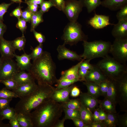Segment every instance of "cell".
<instances>
[{"label":"cell","mask_w":127,"mask_h":127,"mask_svg":"<svg viewBox=\"0 0 127 127\" xmlns=\"http://www.w3.org/2000/svg\"><path fill=\"white\" fill-rule=\"evenodd\" d=\"M63 111L61 103L51 99L45 101L31 113L33 127H54Z\"/></svg>","instance_id":"6da1fadb"},{"label":"cell","mask_w":127,"mask_h":127,"mask_svg":"<svg viewBox=\"0 0 127 127\" xmlns=\"http://www.w3.org/2000/svg\"><path fill=\"white\" fill-rule=\"evenodd\" d=\"M56 66L50 53L44 51L39 58L33 61L29 72L32 74L38 84L52 85L57 83Z\"/></svg>","instance_id":"7a4b0ae2"},{"label":"cell","mask_w":127,"mask_h":127,"mask_svg":"<svg viewBox=\"0 0 127 127\" xmlns=\"http://www.w3.org/2000/svg\"><path fill=\"white\" fill-rule=\"evenodd\" d=\"M55 88L50 85L38 84L33 91L20 98L14 108L16 113L30 115L32 110L51 99Z\"/></svg>","instance_id":"3957f363"},{"label":"cell","mask_w":127,"mask_h":127,"mask_svg":"<svg viewBox=\"0 0 127 127\" xmlns=\"http://www.w3.org/2000/svg\"><path fill=\"white\" fill-rule=\"evenodd\" d=\"M96 65L109 79L116 81L127 75L126 64L119 63L108 55Z\"/></svg>","instance_id":"277c9868"},{"label":"cell","mask_w":127,"mask_h":127,"mask_svg":"<svg viewBox=\"0 0 127 127\" xmlns=\"http://www.w3.org/2000/svg\"><path fill=\"white\" fill-rule=\"evenodd\" d=\"M111 44L110 42L102 40L91 42L83 41V45L84 51L80 56L83 60L89 62L91 60L95 58H103L109 53Z\"/></svg>","instance_id":"5b68a950"},{"label":"cell","mask_w":127,"mask_h":127,"mask_svg":"<svg viewBox=\"0 0 127 127\" xmlns=\"http://www.w3.org/2000/svg\"><path fill=\"white\" fill-rule=\"evenodd\" d=\"M88 38L82 29L81 24L77 21L70 22L65 28L62 39L65 44L72 46L79 42L87 41Z\"/></svg>","instance_id":"8992f818"},{"label":"cell","mask_w":127,"mask_h":127,"mask_svg":"<svg viewBox=\"0 0 127 127\" xmlns=\"http://www.w3.org/2000/svg\"><path fill=\"white\" fill-rule=\"evenodd\" d=\"M113 57L119 63L126 64L127 61V38L115 39L109 50Z\"/></svg>","instance_id":"52a82bcc"},{"label":"cell","mask_w":127,"mask_h":127,"mask_svg":"<svg viewBox=\"0 0 127 127\" xmlns=\"http://www.w3.org/2000/svg\"><path fill=\"white\" fill-rule=\"evenodd\" d=\"M116 98L121 111L127 112V75L116 81Z\"/></svg>","instance_id":"ba28073f"},{"label":"cell","mask_w":127,"mask_h":127,"mask_svg":"<svg viewBox=\"0 0 127 127\" xmlns=\"http://www.w3.org/2000/svg\"><path fill=\"white\" fill-rule=\"evenodd\" d=\"M83 7L80 0H67L63 11L70 22L76 21Z\"/></svg>","instance_id":"9c48e42d"},{"label":"cell","mask_w":127,"mask_h":127,"mask_svg":"<svg viewBox=\"0 0 127 127\" xmlns=\"http://www.w3.org/2000/svg\"><path fill=\"white\" fill-rule=\"evenodd\" d=\"M3 59L0 68V83L3 80L12 79L15 74L20 71L12 59Z\"/></svg>","instance_id":"30bf717a"},{"label":"cell","mask_w":127,"mask_h":127,"mask_svg":"<svg viewBox=\"0 0 127 127\" xmlns=\"http://www.w3.org/2000/svg\"><path fill=\"white\" fill-rule=\"evenodd\" d=\"M64 44L59 45L57 47V50L58 52L57 58L59 60L64 59L75 61H81L83 60L75 52L71 51L66 48Z\"/></svg>","instance_id":"8fae6325"},{"label":"cell","mask_w":127,"mask_h":127,"mask_svg":"<svg viewBox=\"0 0 127 127\" xmlns=\"http://www.w3.org/2000/svg\"><path fill=\"white\" fill-rule=\"evenodd\" d=\"M16 49L12 41L6 40L3 38L0 40V52L3 59H12Z\"/></svg>","instance_id":"7c38bea8"},{"label":"cell","mask_w":127,"mask_h":127,"mask_svg":"<svg viewBox=\"0 0 127 127\" xmlns=\"http://www.w3.org/2000/svg\"><path fill=\"white\" fill-rule=\"evenodd\" d=\"M108 79L101 70L96 65H93V68L89 70L85 77L84 81L93 82L99 85Z\"/></svg>","instance_id":"4fadbf2b"},{"label":"cell","mask_w":127,"mask_h":127,"mask_svg":"<svg viewBox=\"0 0 127 127\" xmlns=\"http://www.w3.org/2000/svg\"><path fill=\"white\" fill-rule=\"evenodd\" d=\"M88 23L93 28L96 29L103 28L110 25L109 16L95 14L88 22Z\"/></svg>","instance_id":"5bb4252c"},{"label":"cell","mask_w":127,"mask_h":127,"mask_svg":"<svg viewBox=\"0 0 127 127\" xmlns=\"http://www.w3.org/2000/svg\"><path fill=\"white\" fill-rule=\"evenodd\" d=\"M74 85L73 84L67 88L59 89L55 88L51 99L60 103L68 101L70 99L69 95L71 89Z\"/></svg>","instance_id":"9a60e30c"},{"label":"cell","mask_w":127,"mask_h":127,"mask_svg":"<svg viewBox=\"0 0 127 127\" xmlns=\"http://www.w3.org/2000/svg\"><path fill=\"white\" fill-rule=\"evenodd\" d=\"M35 81L18 85L15 89L12 90L20 98L30 94L37 87Z\"/></svg>","instance_id":"2e32d148"},{"label":"cell","mask_w":127,"mask_h":127,"mask_svg":"<svg viewBox=\"0 0 127 127\" xmlns=\"http://www.w3.org/2000/svg\"><path fill=\"white\" fill-rule=\"evenodd\" d=\"M79 99L81 104L91 112L95 109L99 101L87 93H81Z\"/></svg>","instance_id":"e0dca14e"},{"label":"cell","mask_w":127,"mask_h":127,"mask_svg":"<svg viewBox=\"0 0 127 127\" xmlns=\"http://www.w3.org/2000/svg\"><path fill=\"white\" fill-rule=\"evenodd\" d=\"M111 33L115 39L127 38V20L118 21L114 24Z\"/></svg>","instance_id":"ac0fdd59"},{"label":"cell","mask_w":127,"mask_h":127,"mask_svg":"<svg viewBox=\"0 0 127 127\" xmlns=\"http://www.w3.org/2000/svg\"><path fill=\"white\" fill-rule=\"evenodd\" d=\"M17 66L20 70H26L28 72L30 71L32 64L31 63V58L30 54H28L25 52L20 56L15 54Z\"/></svg>","instance_id":"d6986e66"},{"label":"cell","mask_w":127,"mask_h":127,"mask_svg":"<svg viewBox=\"0 0 127 127\" xmlns=\"http://www.w3.org/2000/svg\"><path fill=\"white\" fill-rule=\"evenodd\" d=\"M82 60L69 69L62 71L60 77L70 80H76L81 81L78 74V71L80 64Z\"/></svg>","instance_id":"ffe728a7"},{"label":"cell","mask_w":127,"mask_h":127,"mask_svg":"<svg viewBox=\"0 0 127 127\" xmlns=\"http://www.w3.org/2000/svg\"><path fill=\"white\" fill-rule=\"evenodd\" d=\"M20 85L35 81V79L29 72L20 70L14 76L12 79Z\"/></svg>","instance_id":"44dd1931"},{"label":"cell","mask_w":127,"mask_h":127,"mask_svg":"<svg viewBox=\"0 0 127 127\" xmlns=\"http://www.w3.org/2000/svg\"><path fill=\"white\" fill-rule=\"evenodd\" d=\"M127 4V0H104L101 5L111 10L116 11L119 9Z\"/></svg>","instance_id":"7402d4cb"},{"label":"cell","mask_w":127,"mask_h":127,"mask_svg":"<svg viewBox=\"0 0 127 127\" xmlns=\"http://www.w3.org/2000/svg\"><path fill=\"white\" fill-rule=\"evenodd\" d=\"M83 83L87 88L88 94L96 98L101 96L99 84L92 82L84 81Z\"/></svg>","instance_id":"603a6c76"},{"label":"cell","mask_w":127,"mask_h":127,"mask_svg":"<svg viewBox=\"0 0 127 127\" xmlns=\"http://www.w3.org/2000/svg\"><path fill=\"white\" fill-rule=\"evenodd\" d=\"M79 111L80 119L85 124L88 125L93 122V113L90 111L82 104Z\"/></svg>","instance_id":"cb8c5ba5"},{"label":"cell","mask_w":127,"mask_h":127,"mask_svg":"<svg viewBox=\"0 0 127 127\" xmlns=\"http://www.w3.org/2000/svg\"><path fill=\"white\" fill-rule=\"evenodd\" d=\"M108 79V88L105 98L111 101L116 106L117 103L116 98V81Z\"/></svg>","instance_id":"d4e9b609"},{"label":"cell","mask_w":127,"mask_h":127,"mask_svg":"<svg viewBox=\"0 0 127 127\" xmlns=\"http://www.w3.org/2000/svg\"><path fill=\"white\" fill-rule=\"evenodd\" d=\"M17 120L20 127H33L30 115L21 113H16Z\"/></svg>","instance_id":"484cf974"},{"label":"cell","mask_w":127,"mask_h":127,"mask_svg":"<svg viewBox=\"0 0 127 127\" xmlns=\"http://www.w3.org/2000/svg\"><path fill=\"white\" fill-rule=\"evenodd\" d=\"M99 108L106 113H117L115 109L116 105L112 102L105 98L102 100L99 101Z\"/></svg>","instance_id":"4316f807"},{"label":"cell","mask_w":127,"mask_h":127,"mask_svg":"<svg viewBox=\"0 0 127 127\" xmlns=\"http://www.w3.org/2000/svg\"><path fill=\"white\" fill-rule=\"evenodd\" d=\"M107 118L103 122L106 127H115L117 125L119 113H106Z\"/></svg>","instance_id":"83f0119b"},{"label":"cell","mask_w":127,"mask_h":127,"mask_svg":"<svg viewBox=\"0 0 127 127\" xmlns=\"http://www.w3.org/2000/svg\"><path fill=\"white\" fill-rule=\"evenodd\" d=\"M88 13H91L101 4V0H80Z\"/></svg>","instance_id":"f1b7e54d"},{"label":"cell","mask_w":127,"mask_h":127,"mask_svg":"<svg viewBox=\"0 0 127 127\" xmlns=\"http://www.w3.org/2000/svg\"><path fill=\"white\" fill-rule=\"evenodd\" d=\"M43 14L40 10L33 14L31 18V31L35 29L41 23L43 22Z\"/></svg>","instance_id":"f546056e"},{"label":"cell","mask_w":127,"mask_h":127,"mask_svg":"<svg viewBox=\"0 0 127 127\" xmlns=\"http://www.w3.org/2000/svg\"><path fill=\"white\" fill-rule=\"evenodd\" d=\"M63 108L79 110L81 103L79 99H70L68 101L61 103Z\"/></svg>","instance_id":"4dcf8cb0"},{"label":"cell","mask_w":127,"mask_h":127,"mask_svg":"<svg viewBox=\"0 0 127 127\" xmlns=\"http://www.w3.org/2000/svg\"><path fill=\"white\" fill-rule=\"evenodd\" d=\"M63 111L65 114L64 117L66 120L80 119L79 110L68 109L63 107Z\"/></svg>","instance_id":"1f68e13d"},{"label":"cell","mask_w":127,"mask_h":127,"mask_svg":"<svg viewBox=\"0 0 127 127\" xmlns=\"http://www.w3.org/2000/svg\"><path fill=\"white\" fill-rule=\"evenodd\" d=\"M16 114L14 108L9 106L0 111V116L2 120L5 119L9 120Z\"/></svg>","instance_id":"d6a6232c"},{"label":"cell","mask_w":127,"mask_h":127,"mask_svg":"<svg viewBox=\"0 0 127 127\" xmlns=\"http://www.w3.org/2000/svg\"><path fill=\"white\" fill-rule=\"evenodd\" d=\"M78 80H70L65 78L60 77L58 79L55 88L57 89H59L66 88L77 82Z\"/></svg>","instance_id":"836d02e7"},{"label":"cell","mask_w":127,"mask_h":127,"mask_svg":"<svg viewBox=\"0 0 127 127\" xmlns=\"http://www.w3.org/2000/svg\"><path fill=\"white\" fill-rule=\"evenodd\" d=\"M31 49L32 51L30 54L31 59L33 61L40 57L44 51L43 50V44H39L34 48L31 47Z\"/></svg>","instance_id":"e575fe53"},{"label":"cell","mask_w":127,"mask_h":127,"mask_svg":"<svg viewBox=\"0 0 127 127\" xmlns=\"http://www.w3.org/2000/svg\"><path fill=\"white\" fill-rule=\"evenodd\" d=\"M12 41L16 49H18L19 51L24 50L26 41V38L24 35L17 38Z\"/></svg>","instance_id":"d590c367"},{"label":"cell","mask_w":127,"mask_h":127,"mask_svg":"<svg viewBox=\"0 0 127 127\" xmlns=\"http://www.w3.org/2000/svg\"><path fill=\"white\" fill-rule=\"evenodd\" d=\"M18 97L12 91L7 89L6 87L0 90V98L6 99H12Z\"/></svg>","instance_id":"8d00e7d4"},{"label":"cell","mask_w":127,"mask_h":127,"mask_svg":"<svg viewBox=\"0 0 127 127\" xmlns=\"http://www.w3.org/2000/svg\"><path fill=\"white\" fill-rule=\"evenodd\" d=\"M0 83L4 84L7 89L12 90L16 88L19 85L13 79L3 80Z\"/></svg>","instance_id":"74e56055"},{"label":"cell","mask_w":127,"mask_h":127,"mask_svg":"<svg viewBox=\"0 0 127 127\" xmlns=\"http://www.w3.org/2000/svg\"><path fill=\"white\" fill-rule=\"evenodd\" d=\"M116 17L118 21L127 20V4L119 9L116 14Z\"/></svg>","instance_id":"f35d334b"},{"label":"cell","mask_w":127,"mask_h":127,"mask_svg":"<svg viewBox=\"0 0 127 127\" xmlns=\"http://www.w3.org/2000/svg\"><path fill=\"white\" fill-rule=\"evenodd\" d=\"M40 5V10L43 14L48 12L52 7H54V5L51 0H44Z\"/></svg>","instance_id":"ab89813d"},{"label":"cell","mask_w":127,"mask_h":127,"mask_svg":"<svg viewBox=\"0 0 127 127\" xmlns=\"http://www.w3.org/2000/svg\"><path fill=\"white\" fill-rule=\"evenodd\" d=\"M108 79L106 81L101 82L99 85L101 96L105 98L108 88Z\"/></svg>","instance_id":"60d3db41"},{"label":"cell","mask_w":127,"mask_h":127,"mask_svg":"<svg viewBox=\"0 0 127 127\" xmlns=\"http://www.w3.org/2000/svg\"><path fill=\"white\" fill-rule=\"evenodd\" d=\"M117 126L120 127H127V112L123 115H119Z\"/></svg>","instance_id":"b9f144b4"},{"label":"cell","mask_w":127,"mask_h":127,"mask_svg":"<svg viewBox=\"0 0 127 127\" xmlns=\"http://www.w3.org/2000/svg\"><path fill=\"white\" fill-rule=\"evenodd\" d=\"M18 19V21L16 25V27L21 32L22 35L27 28L26 22L21 17Z\"/></svg>","instance_id":"7bdbcfd3"},{"label":"cell","mask_w":127,"mask_h":127,"mask_svg":"<svg viewBox=\"0 0 127 127\" xmlns=\"http://www.w3.org/2000/svg\"><path fill=\"white\" fill-rule=\"evenodd\" d=\"M12 3L6 4L3 3L0 4V21H3L4 15L6 12L9 6Z\"/></svg>","instance_id":"ee69618b"},{"label":"cell","mask_w":127,"mask_h":127,"mask_svg":"<svg viewBox=\"0 0 127 127\" xmlns=\"http://www.w3.org/2000/svg\"><path fill=\"white\" fill-rule=\"evenodd\" d=\"M33 14L28 8L22 11L21 17L24 19L26 22H31V18Z\"/></svg>","instance_id":"f6af8a7d"},{"label":"cell","mask_w":127,"mask_h":127,"mask_svg":"<svg viewBox=\"0 0 127 127\" xmlns=\"http://www.w3.org/2000/svg\"><path fill=\"white\" fill-rule=\"evenodd\" d=\"M32 32H33L35 38L39 43V44H43L45 40V36L41 33L36 32L35 29L33 30Z\"/></svg>","instance_id":"bcb514c9"},{"label":"cell","mask_w":127,"mask_h":127,"mask_svg":"<svg viewBox=\"0 0 127 127\" xmlns=\"http://www.w3.org/2000/svg\"><path fill=\"white\" fill-rule=\"evenodd\" d=\"M51 0L54 5V7L60 11H63L65 6V0Z\"/></svg>","instance_id":"7dc6e473"},{"label":"cell","mask_w":127,"mask_h":127,"mask_svg":"<svg viewBox=\"0 0 127 127\" xmlns=\"http://www.w3.org/2000/svg\"><path fill=\"white\" fill-rule=\"evenodd\" d=\"M12 99H6L0 98V111L9 106Z\"/></svg>","instance_id":"c3c4849f"},{"label":"cell","mask_w":127,"mask_h":127,"mask_svg":"<svg viewBox=\"0 0 127 127\" xmlns=\"http://www.w3.org/2000/svg\"><path fill=\"white\" fill-rule=\"evenodd\" d=\"M93 67V65L91 64L90 62L83 60L80 64L79 68L89 70L92 69Z\"/></svg>","instance_id":"681fc988"},{"label":"cell","mask_w":127,"mask_h":127,"mask_svg":"<svg viewBox=\"0 0 127 127\" xmlns=\"http://www.w3.org/2000/svg\"><path fill=\"white\" fill-rule=\"evenodd\" d=\"M21 7L20 5L15 9L13 10L10 13L11 16H14L17 17L18 19L21 17L22 11L21 10Z\"/></svg>","instance_id":"f907efd6"},{"label":"cell","mask_w":127,"mask_h":127,"mask_svg":"<svg viewBox=\"0 0 127 127\" xmlns=\"http://www.w3.org/2000/svg\"><path fill=\"white\" fill-rule=\"evenodd\" d=\"M89 70L79 68L78 71V74L81 81H85V77L88 73Z\"/></svg>","instance_id":"816d5d0a"},{"label":"cell","mask_w":127,"mask_h":127,"mask_svg":"<svg viewBox=\"0 0 127 127\" xmlns=\"http://www.w3.org/2000/svg\"><path fill=\"white\" fill-rule=\"evenodd\" d=\"M80 93L79 88L77 86L74 85L71 89L70 94L71 97H75L79 96Z\"/></svg>","instance_id":"f5cc1de1"},{"label":"cell","mask_w":127,"mask_h":127,"mask_svg":"<svg viewBox=\"0 0 127 127\" xmlns=\"http://www.w3.org/2000/svg\"><path fill=\"white\" fill-rule=\"evenodd\" d=\"M9 120L11 127H20L17 120L16 114Z\"/></svg>","instance_id":"db71d44e"},{"label":"cell","mask_w":127,"mask_h":127,"mask_svg":"<svg viewBox=\"0 0 127 127\" xmlns=\"http://www.w3.org/2000/svg\"><path fill=\"white\" fill-rule=\"evenodd\" d=\"M74 125L77 127H87L81 119H75L72 120Z\"/></svg>","instance_id":"11a10c76"},{"label":"cell","mask_w":127,"mask_h":127,"mask_svg":"<svg viewBox=\"0 0 127 127\" xmlns=\"http://www.w3.org/2000/svg\"><path fill=\"white\" fill-rule=\"evenodd\" d=\"M7 29L6 25L3 22L0 21V40L3 38V35Z\"/></svg>","instance_id":"9f6ffc18"},{"label":"cell","mask_w":127,"mask_h":127,"mask_svg":"<svg viewBox=\"0 0 127 127\" xmlns=\"http://www.w3.org/2000/svg\"><path fill=\"white\" fill-rule=\"evenodd\" d=\"M28 8L30 11L33 14L38 11V9L39 7L38 5L36 4H29L27 5Z\"/></svg>","instance_id":"6f0895ef"},{"label":"cell","mask_w":127,"mask_h":127,"mask_svg":"<svg viewBox=\"0 0 127 127\" xmlns=\"http://www.w3.org/2000/svg\"><path fill=\"white\" fill-rule=\"evenodd\" d=\"M100 114V109L99 108L95 109L93 114V122L99 121V118Z\"/></svg>","instance_id":"680465c9"},{"label":"cell","mask_w":127,"mask_h":127,"mask_svg":"<svg viewBox=\"0 0 127 127\" xmlns=\"http://www.w3.org/2000/svg\"><path fill=\"white\" fill-rule=\"evenodd\" d=\"M88 127H106L103 122H93L87 125Z\"/></svg>","instance_id":"91938a15"},{"label":"cell","mask_w":127,"mask_h":127,"mask_svg":"<svg viewBox=\"0 0 127 127\" xmlns=\"http://www.w3.org/2000/svg\"><path fill=\"white\" fill-rule=\"evenodd\" d=\"M100 114L99 118V121L103 122L105 121L106 118L107 114L103 110L100 108Z\"/></svg>","instance_id":"94428289"},{"label":"cell","mask_w":127,"mask_h":127,"mask_svg":"<svg viewBox=\"0 0 127 127\" xmlns=\"http://www.w3.org/2000/svg\"><path fill=\"white\" fill-rule=\"evenodd\" d=\"M44 0H25L24 2L27 5L29 4H36L40 5Z\"/></svg>","instance_id":"6125c7cd"},{"label":"cell","mask_w":127,"mask_h":127,"mask_svg":"<svg viewBox=\"0 0 127 127\" xmlns=\"http://www.w3.org/2000/svg\"><path fill=\"white\" fill-rule=\"evenodd\" d=\"M66 120L64 117L61 120L59 119L54 127H64V123Z\"/></svg>","instance_id":"be15d7a7"},{"label":"cell","mask_w":127,"mask_h":127,"mask_svg":"<svg viewBox=\"0 0 127 127\" xmlns=\"http://www.w3.org/2000/svg\"><path fill=\"white\" fill-rule=\"evenodd\" d=\"M13 2H15L20 4L23 1L22 0H10Z\"/></svg>","instance_id":"e7e4bbea"},{"label":"cell","mask_w":127,"mask_h":127,"mask_svg":"<svg viewBox=\"0 0 127 127\" xmlns=\"http://www.w3.org/2000/svg\"><path fill=\"white\" fill-rule=\"evenodd\" d=\"M3 61V59L1 58L0 57V68L2 65Z\"/></svg>","instance_id":"03108f58"}]
</instances>
